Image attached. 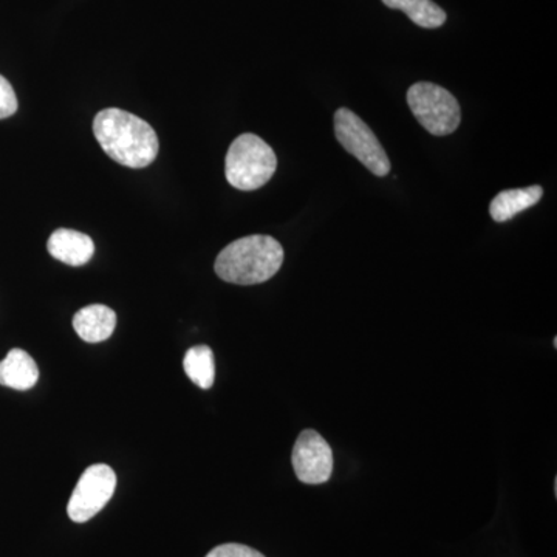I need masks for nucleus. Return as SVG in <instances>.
Wrapping results in <instances>:
<instances>
[{
  "label": "nucleus",
  "instance_id": "9",
  "mask_svg": "<svg viewBox=\"0 0 557 557\" xmlns=\"http://www.w3.org/2000/svg\"><path fill=\"white\" fill-rule=\"evenodd\" d=\"M116 327V313L109 307L94 304L84 307L73 318V329L81 339L97 344L109 339Z\"/></svg>",
  "mask_w": 557,
  "mask_h": 557
},
{
  "label": "nucleus",
  "instance_id": "10",
  "mask_svg": "<svg viewBox=\"0 0 557 557\" xmlns=\"http://www.w3.org/2000/svg\"><path fill=\"white\" fill-rule=\"evenodd\" d=\"M38 380L39 369L35 359L22 348H13L0 361V386L14 388V391H28L35 387Z\"/></svg>",
  "mask_w": 557,
  "mask_h": 557
},
{
  "label": "nucleus",
  "instance_id": "3",
  "mask_svg": "<svg viewBox=\"0 0 557 557\" xmlns=\"http://www.w3.org/2000/svg\"><path fill=\"white\" fill-rule=\"evenodd\" d=\"M276 168V153L255 134H244L234 139L226 153V180L236 189L262 188L273 177Z\"/></svg>",
  "mask_w": 557,
  "mask_h": 557
},
{
  "label": "nucleus",
  "instance_id": "12",
  "mask_svg": "<svg viewBox=\"0 0 557 557\" xmlns=\"http://www.w3.org/2000/svg\"><path fill=\"white\" fill-rule=\"evenodd\" d=\"M391 10L408 14L410 21L421 28H440L446 22L445 10L432 0H383Z\"/></svg>",
  "mask_w": 557,
  "mask_h": 557
},
{
  "label": "nucleus",
  "instance_id": "13",
  "mask_svg": "<svg viewBox=\"0 0 557 557\" xmlns=\"http://www.w3.org/2000/svg\"><path fill=\"white\" fill-rule=\"evenodd\" d=\"M186 375L201 388H211L215 380L214 354L211 347L196 346L186 351L183 359Z\"/></svg>",
  "mask_w": 557,
  "mask_h": 557
},
{
  "label": "nucleus",
  "instance_id": "7",
  "mask_svg": "<svg viewBox=\"0 0 557 557\" xmlns=\"http://www.w3.org/2000/svg\"><path fill=\"white\" fill-rule=\"evenodd\" d=\"M292 461L296 478L306 485H322L332 478V448L313 429L300 432L293 448Z\"/></svg>",
  "mask_w": 557,
  "mask_h": 557
},
{
  "label": "nucleus",
  "instance_id": "6",
  "mask_svg": "<svg viewBox=\"0 0 557 557\" xmlns=\"http://www.w3.org/2000/svg\"><path fill=\"white\" fill-rule=\"evenodd\" d=\"M116 487V474L108 465H91L81 475L69 500V518L76 523L94 519L109 504Z\"/></svg>",
  "mask_w": 557,
  "mask_h": 557
},
{
  "label": "nucleus",
  "instance_id": "11",
  "mask_svg": "<svg viewBox=\"0 0 557 557\" xmlns=\"http://www.w3.org/2000/svg\"><path fill=\"white\" fill-rule=\"evenodd\" d=\"M544 190L541 186L533 185L522 189H508L498 193L490 205L491 218L497 223L508 222L509 219L527 211L541 201Z\"/></svg>",
  "mask_w": 557,
  "mask_h": 557
},
{
  "label": "nucleus",
  "instance_id": "8",
  "mask_svg": "<svg viewBox=\"0 0 557 557\" xmlns=\"http://www.w3.org/2000/svg\"><path fill=\"white\" fill-rule=\"evenodd\" d=\"M49 252L53 259L64 262L65 265L81 267L86 265L94 258L95 244L87 234L78 231L61 228L51 234Z\"/></svg>",
  "mask_w": 557,
  "mask_h": 557
},
{
  "label": "nucleus",
  "instance_id": "14",
  "mask_svg": "<svg viewBox=\"0 0 557 557\" xmlns=\"http://www.w3.org/2000/svg\"><path fill=\"white\" fill-rule=\"evenodd\" d=\"M17 110V98L10 81L0 75V120L10 119Z\"/></svg>",
  "mask_w": 557,
  "mask_h": 557
},
{
  "label": "nucleus",
  "instance_id": "2",
  "mask_svg": "<svg viewBox=\"0 0 557 557\" xmlns=\"http://www.w3.org/2000/svg\"><path fill=\"white\" fill-rule=\"evenodd\" d=\"M284 263V248L271 236H247L233 242L215 259V273L236 285L270 281Z\"/></svg>",
  "mask_w": 557,
  "mask_h": 557
},
{
  "label": "nucleus",
  "instance_id": "4",
  "mask_svg": "<svg viewBox=\"0 0 557 557\" xmlns=\"http://www.w3.org/2000/svg\"><path fill=\"white\" fill-rule=\"evenodd\" d=\"M408 104L418 123L435 137H446L460 126V104L437 84L417 83L408 90Z\"/></svg>",
  "mask_w": 557,
  "mask_h": 557
},
{
  "label": "nucleus",
  "instance_id": "15",
  "mask_svg": "<svg viewBox=\"0 0 557 557\" xmlns=\"http://www.w3.org/2000/svg\"><path fill=\"white\" fill-rule=\"evenodd\" d=\"M207 557H265L258 549L242 544H223L208 553Z\"/></svg>",
  "mask_w": 557,
  "mask_h": 557
},
{
  "label": "nucleus",
  "instance_id": "1",
  "mask_svg": "<svg viewBox=\"0 0 557 557\" xmlns=\"http://www.w3.org/2000/svg\"><path fill=\"white\" fill-rule=\"evenodd\" d=\"M94 134L102 150L123 166L141 170L159 156L160 143L149 123L121 109L101 110Z\"/></svg>",
  "mask_w": 557,
  "mask_h": 557
},
{
  "label": "nucleus",
  "instance_id": "5",
  "mask_svg": "<svg viewBox=\"0 0 557 557\" xmlns=\"http://www.w3.org/2000/svg\"><path fill=\"white\" fill-rule=\"evenodd\" d=\"M335 134L339 145L376 177H386L391 172L392 164L386 150L357 113L348 109L336 110Z\"/></svg>",
  "mask_w": 557,
  "mask_h": 557
}]
</instances>
